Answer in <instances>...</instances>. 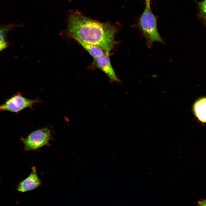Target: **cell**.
Wrapping results in <instances>:
<instances>
[{
	"label": "cell",
	"mask_w": 206,
	"mask_h": 206,
	"mask_svg": "<svg viewBox=\"0 0 206 206\" xmlns=\"http://www.w3.org/2000/svg\"><path fill=\"white\" fill-rule=\"evenodd\" d=\"M138 25L148 46H151L155 41L163 43L158 31L156 18L150 8L147 5L140 16Z\"/></svg>",
	"instance_id": "cell-2"
},
{
	"label": "cell",
	"mask_w": 206,
	"mask_h": 206,
	"mask_svg": "<svg viewBox=\"0 0 206 206\" xmlns=\"http://www.w3.org/2000/svg\"><path fill=\"white\" fill-rule=\"evenodd\" d=\"M194 110L198 119L202 122H206V98L197 101L194 105Z\"/></svg>",
	"instance_id": "cell-7"
},
{
	"label": "cell",
	"mask_w": 206,
	"mask_h": 206,
	"mask_svg": "<svg viewBox=\"0 0 206 206\" xmlns=\"http://www.w3.org/2000/svg\"><path fill=\"white\" fill-rule=\"evenodd\" d=\"M15 26V25L11 24L0 25V52L8 46L7 39V33Z\"/></svg>",
	"instance_id": "cell-8"
},
{
	"label": "cell",
	"mask_w": 206,
	"mask_h": 206,
	"mask_svg": "<svg viewBox=\"0 0 206 206\" xmlns=\"http://www.w3.org/2000/svg\"><path fill=\"white\" fill-rule=\"evenodd\" d=\"M76 41L87 51L94 58L98 57L106 53L103 49L96 45L80 40Z\"/></svg>",
	"instance_id": "cell-9"
},
{
	"label": "cell",
	"mask_w": 206,
	"mask_h": 206,
	"mask_svg": "<svg viewBox=\"0 0 206 206\" xmlns=\"http://www.w3.org/2000/svg\"><path fill=\"white\" fill-rule=\"evenodd\" d=\"M108 55L105 53L98 57L94 58V64L103 72L110 79L116 82H119L112 66Z\"/></svg>",
	"instance_id": "cell-5"
},
{
	"label": "cell",
	"mask_w": 206,
	"mask_h": 206,
	"mask_svg": "<svg viewBox=\"0 0 206 206\" xmlns=\"http://www.w3.org/2000/svg\"><path fill=\"white\" fill-rule=\"evenodd\" d=\"M196 2L198 8V16L206 26V0L201 2Z\"/></svg>",
	"instance_id": "cell-10"
},
{
	"label": "cell",
	"mask_w": 206,
	"mask_h": 206,
	"mask_svg": "<svg viewBox=\"0 0 206 206\" xmlns=\"http://www.w3.org/2000/svg\"><path fill=\"white\" fill-rule=\"evenodd\" d=\"M51 139L50 130L45 127L34 131L25 138L21 137L20 140L24 144V150L29 151L48 145Z\"/></svg>",
	"instance_id": "cell-3"
},
{
	"label": "cell",
	"mask_w": 206,
	"mask_h": 206,
	"mask_svg": "<svg viewBox=\"0 0 206 206\" xmlns=\"http://www.w3.org/2000/svg\"><path fill=\"white\" fill-rule=\"evenodd\" d=\"M32 171L25 179L20 182L17 187V191L25 192L33 190L39 187L41 182L37 175L35 167H32Z\"/></svg>",
	"instance_id": "cell-6"
},
{
	"label": "cell",
	"mask_w": 206,
	"mask_h": 206,
	"mask_svg": "<svg viewBox=\"0 0 206 206\" xmlns=\"http://www.w3.org/2000/svg\"><path fill=\"white\" fill-rule=\"evenodd\" d=\"M117 30L114 25L75 13L69 17L67 31L69 36L75 40L96 45L108 55L115 45L114 36Z\"/></svg>",
	"instance_id": "cell-1"
},
{
	"label": "cell",
	"mask_w": 206,
	"mask_h": 206,
	"mask_svg": "<svg viewBox=\"0 0 206 206\" xmlns=\"http://www.w3.org/2000/svg\"><path fill=\"white\" fill-rule=\"evenodd\" d=\"M146 5L150 8V2L151 0H145Z\"/></svg>",
	"instance_id": "cell-12"
},
{
	"label": "cell",
	"mask_w": 206,
	"mask_h": 206,
	"mask_svg": "<svg viewBox=\"0 0 206 206\" xmlns=\"http://www.w3.org/2000/svg\"><path fill=\"white\" fill-rule=\"evenodd\" d=\"M38 99H30L23 96L19 92L6 99L5 102L0 105V112L8 111L16 113L27 108H31L36 103L41 102Z\"/></svg>",
	"instance_id": "cell-4"
},
{
	"label": "cell",
	"mask_w": 206,
	"mask_h": 206,
	"mask_svg": "<svg viewBox=\"0 0 206 206\" xmlns=\"http://www.w3.org/2000/svg\"><path fill=\"white\" fill-rule=\"evenodd\" d=\"M198 204L199 206H206V199L199 201Z\"/></svg>",
	"instance_id": "cell-11"
}]
</instances>
